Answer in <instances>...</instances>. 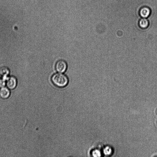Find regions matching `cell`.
Returning <instances> with one entry per match:
<instances>
[{"mask_svg": "<svg viewBox=\"0 0 157 157\" xmlns=\"http://www.w3.org/2000/svg\"><path fill=\"white\" fill-rule=\"evenodd\" d=\"M53 83L56 86L63 88L67 86L69 82V79L67 76L61 73L54 74L52 77Z\"/></svg>", "mask_w": 157, "mask_h": 157, "instance_id": "obj_1", "label": "cell"}, {"mask_svg": "<svg viewBox=\"0 0 157 157\" xmlns=\"http://www.w3.org/2000/svg\"><path fill=\"white\" fill-rule=\"evenodd\" d=\"M67 68V65L64 60H60L58 61L56 65V69L57 72L60 73L65 72Z\"/></svg>", "mask_w": 157, "mask_h": 157, "instance_id": "obj_2", "label": "cell"}, {"mask_svg": "<svg viewBox=\"0 0 157 157\" xmlns=\"http://www.w3.org/2000/svg\"><path fill=\"white\" fill-rule=\"evenodd\" d=\"M17 80L14 77H9L7 80L6 85L8 88L10 90L14 89L17 86Z\"/></svg>", "mask_w": 157, "mask_h": 157, "instance_id": "obj_3", "label": "cell"}, {"mask_svg": "<svg viewBox=\"0 0 157 157\" xmlns=\"http://www.w3.org/2000/svg\"><path fill=\"white\" fill-rule=\"evenodd\" d=\"M9 88L4 87L0 89V97L3 99H6L10 96L11 92Z\"/></svg>", "mask_w": 157, "mask_h": 157, "instance_id": "obj_4", "label": "cell"}, {"mask_svg": "<svg viewBox=\"0 0 157 157\" xmlns=\"http://www.w3.org/2000/svg\"><path fill=\"white\" fill-rule=\"evenodd\" d=\"M151 14V10L147 7H144L140 10V14L143 18H147L150 16Z\"/></svg>", "mask_w": 157, "mask_h": 157, "instance_id": "obj_5", "label": "cell"}, {"mask_svg": "<svg viewBox=\"0 0 157 157\" xmlns=\"http://www.w3.org/2000/svg\"><path fill=\"white\" fill-rule=\"evenodd\" d=\"M140 27L143 29H146L148 26L149 22L147 18H142L139 22Z\"/></svg>", "mask_w": 157, "mask_h": 157, "instance_id": "obj_6", "label": "cell"}, {"mask_svg": "<svg viewBox=\"0 0 157 157\" xmlns=\"http://www.w3.org/2000/svg\"><path fill=\"white\" fill-rule=\"evenodd\" d=\"M10 73V70L7 67H4L0 68V75L3 77H8Z\"/></svg>", "mask_w": 157, "mask_h": 157, "instance_id": "obj_7", "label": "cell"}, {"mask_svg": "<svg viewBox=\"0 0 157 157\" xmlns=\"http://www.w3.org/2000/svg\"><path fill=\"white\" fill-rule=\"evenodd\" d=\"M6 85V80L3 78L0 79V88L5 87Z\"/></svg>", "mask_w": 157, "mask_h": 157, "instance_id": "obj_8", "label": "cell"}, {"mask_svg": "<svg viewBox=\"0 0 157 157\" xmlns=\"http://www.w3.org/2000/svg\"><path fill=\"white\" fill-rule=\"evenodd\" d=\"M155 113L156 114L157 116V108L156 109V111H155Z\"/></svg>", "mask_w": 157, "mask_h": 157, "instance_id": "obj_9", "label": "cell"}, {"mask_svg": "<svg viewBox=\"0 0 157 157\" xmlns=\"http://www.w3.org/2000/svg\"></svg>", "mask_w": 157, "mask_h": 157, "instance_id": "obj_10", "label": "cell"}]
</instances>
